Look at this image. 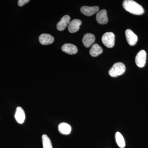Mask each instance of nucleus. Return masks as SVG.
Returning <instances> with one entry per match:
<instances>
[{"mask_svg":"<svg viewBox=\"0 0 148 148\" xmlns=\"http://www.w3.org/2000/svg\"><path fill=\"white\" fill-rule=\"evenodd\" d=\"M147 59V53L145 51H140L135 57V63L139 68H143L145 65Z\"/></svg>","mask_w":148,"mask_h":148,"instance_id":"20e7f679","label":"nucleus"},{"mask_svg":"<svg viewBox=\"0 0 148 148\" xmlns=\"http://www.w3.org/2000/svg\"><path fill=\"white\" fill-rule=\"evenodd\" d=\"M29 0H19L18 1V5L20 7L23 6L27 3H29Z\"/></svg>","mask_w":148,"mask_h":148,"instance_id":"a211bd4d","label":"nucleus"},{"mask_svg":"<svg viewBox=\"0 0 148 148\" xmlns=\"http://www.w3.org/2000/svg\"><path fill=\"white\" fill-rule=\"evenodd\" d=\"M102 41L106 47L112 48L114 45L115 35L112 32H107L102 36Z\"/></svg>","mask_w":148,"mask_h":148,"instance_id":"7ed1b4c3","label":"nucleus"},{"mask_svg":"<svg viewBox=\"0 0 148 148\" xmlns=\"http://www.w3.org/2000/svg\"><path fill=\"white\" fill-rule=\"evenodd\" d=\"M125 71V66L123 63L118 62L114 64L110 69L109 74L110 76L116 77L123 75Z\"/></svg>","mask_w":148,"mask_h":148,"instance_id":"f03ea898","label":"nucleus"},{"mask_svg":"<svg viewBox=\"0 0 148 148\" xmlns=\"http://www.w3.org/2000/svg\"><path fill=\"white\" fill-rule=\"evenodd\" d=\"M99 10V7L97 6L92 7L84 6L80 8L82 13L86 16H92L93 14L97 13Z\"/></svg>","mask_w":148,"mask_h":148,"instance_id":"423d86ee","label":"nucleus"},{"mask_svg":"<svg viewBox=\"0 0 148 148\" xmlns=\"http://www.w3.org/2000/svg\"><path fill=\"white\" fill-rule=\"evenodd\" d=\"M96 19L98 23L102 25L107 24L108 18L107 16V10L103 9L98 12L96 14Z\"/></svg>","mask_w":148,"mask_h":148,"instance_id":"0eeeda50","label":"nucleus"},{"mask_svg":"<svg viewBox=\"0 0 148 148\" xmlns=\"http://www.w3.org/2000/svg\"><path fill=\"white\" fill-rule=\"evenodd\" d=\"M95 40V36L91 34H86L84 36L82 42L85 47H90L94 42Z\"/></svg>","mask_w":148,"mask_h":148,"instance_id":"ddd939ff","label":"nucleus"},{"mask_svg":"<svg viewBox=\"0 0 148 148\" xmlns=\"http://www.w3.org/2000/svg\"><path fill=\"white\" fill-rule=\"evenodd\" d=\"M125 35L127 42L130 45L134 46L136 45L138 42V37L130 29H127L125 32Z\"/></svg>","mask_w":148,"mask_h":148,"instance_id":"39448f33","label":"nucleus"},{"mask_svg":"<svg viewBox=\"0 0 148 148\" xmlns=\"http://www.w3.org/2000/svg\"><path fill=\"white\" fill-rule=\"evenodd\" d=\"M123 6L127 11L135 15H142L145 12L143 7L132 0H125Z\"/></svg>","mask_w":148,"mask_h":148,"instance_id":"f257e3e1","label":"nucleus"},{"mask_svg":"<svg viewBox=\"0 0 148 148\" xmlns=\"http://www.w3.org/2000/svg\"><path fill=\"white\" fill-rule=\"evenodd\" d=\"M42 138L43 148H53L51 141L47 135L44 134L42 135Z\"/></svg>","mask_w":148,"mask_h":148,"instance_id":"f3484780","label":"nucleus"},{"mask_svg":"<svg viewBox=\"0 0 148 148\" xmlns=\"http://www.w3.org/2000/svg\"><path fill=\"white\" fill-rule=\"evenodd\" d=\"M40 42L42 45H48L51 44L54 41V38L50 34H42L39 38Z\"/></svg>","mask_w":148,"mask_h":148,"instance_id":"9d476101","label":"nucleus"},{"mask_svg":"<svg viewBox=\"0 0 148 148\" xmlns=\"http://www.w3.org/2000/svg\"><path fill=\"white\" fill-rule=\"evenodd\" d=\"M82 21L79 19H75L70 21L68 27V30L71 33H75L79 29Z\"/></svg>","mask_w":148,"mask_h":148,"instance_id":"9b49d317","label":"nucleus"},{"mask_svg":"<svg viewBox=\"0 0 148 148\" xmlns=\"http://www.w3.org/2000/svg\"><path fill=\"white\" fill-rule=\"evenodd\" d=\"M70 16L68 15H65L61 18L56 26L58 31H63L65 30L70 23Z\"/></svg>","mask_w":148,"mask_h":148,"instance_id":"1a4fd4ad","label":"nucleus"},{"mask_svg":"<svg viewBox=\"0 0 148 148\" xmlns=\"http://www.w3.org/2000/svg\"><path fill=\"white\" fill-rule=\"evenodd\" d=\"M59 132L63 135H69L71 132L72 128L71 125L66 123H61L58 126Z\"/></svg>","mask_w":148,"mask_h":148,"instance_id":"4468645a","label":"nucleus"},{"mask_svg":"<svg viewBox=\"0 0 148 148\" xmlns=\"http://www.w3.org/2000/svg\"><path fill=\"white\" fill-rule=\"evenodd\" d=\"M61 49L62 51L71 55L76 54L78 51L77 47L71 44H65L62 47Z\"/></svg>","mask_w":148,"mask_h":148,"instance_id":"f8f14e48","label":"nucleus"},{"mask_svg":"<svg viewBox=\"0 0 148 148\" xmlns=\"http://www.w3.org/2000/svg\"><path fill=\"white\" fill-rule=\"evenodd\" d=\"M14 118L16 121L19 124L24 123L26 118V116L24 110L21 107H18L16 108Z\"/></svg>","mask_w":148,"mask_h":148,"instance_id":"6e6552de","label":"nucleus"},{"mask_svg":"<svg viewBox=\"0 0 148 148\" xmlns=\"http://www.w3.org/2000/svg\"><path fill=\"white\" fill-rule=\"evenodd\" d=\"M116 142L119 147L124 148L125 147L124 138L122 135L119 132H117L115 134Z\"/></svg>","mask_w":148,"mask_h":148,"instance_id":"dca6fc26","label":"nucleus"},{"mask_svg":"<svg viewBox=\"0 0 148 148\" xmlns=\"http://www.w3.org/2000/svg\"><path fill=\"white\" fill-rule=\"evenodd\" d=\"M103 51L102 48L97 44H95L92 45L89 51V53L92 57H96L102 53Z\"/></svg>","mask_w":148,"mask_h":148,"instance_id":"2eb2a0df","label":"nucleus"}]
</instances>
